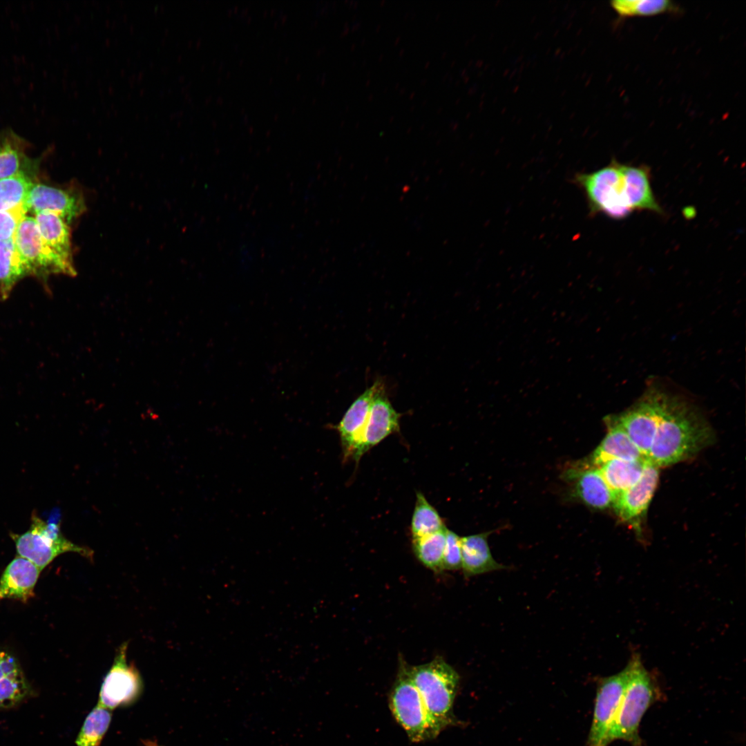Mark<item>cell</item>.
I'll use <instances>...</instances> for the list:
<instances>
[{
    "instance_id": "6da1fadb",
    "label": "cell",
    "mask_w": 746,
    "mask_h": 746,
    "mask_svg": "<svg viewBox=\"0 0 746 746\" xmlns=\"http://www.w3.org/2000/svg\"><path fill=\"white\" fill-rule=\"evenodd\" d=\"M713 430L696 408L667 392L659 425L647 455L658 467L687 460L709 446Z\"/></svg>"
},
{
    "instance_id": "7a4b0ae2",
    "label": "cell",
    "mask_w": 746,
    "mask_h": 746,
    "mask_svg": "<svg viewBox=\"0 0 746 746\" xmlns=\"http://www.w3.org/2000/svg\"><path fill=\"white\" fill-rule=\"evenodd\" d=\"M629 678L624 693L607 736V745L616 740L631 746H642L639 736L641 720L660 696L652 676L644 668L640 656L632 655L627 664Z\"/></svg>"
},
{
    "instance_id": "3957f363",
    "label": "cell",
    "mask_w": 746,
    "mask_h": 746,
    "mask_svg": "<svg viewBox=\"0 0 746 746\" xmlns=\"http://www.w3.org/2000/svg\"><path fill=\"white\" fill-rule=\"evenodd\" d=\"M408 669L429 714L441 729L460 725L453 713L459 684L456 670L439 656L425 664H408Z\"/></svg>"
},
{
    "instance_id": "277c9868",
    "label": "cell",
    "mask_w": 746,
    "mask_h": 746,
    "mask_svg": "<svg viewBox=\"0 0 746 746\" xmlns=\"http://www.w3.org/2000/svg\"><path fill=\"white\" fill-rule=\"evenodd\" d=\"M623 167L624 164L613 160L598 170L574 175L572 181L584 194L590 216L601 213L614 220H622L633 213Z\"/></svg>"
},
{
    "instance_id": "5b68a950",
    "label": "cell",
    "mask_w": 746,
    "mask_h": 746,
    "mask_svg": "<svg viewBox=\"0 0 746 746\" xmlns=\"http://www.w3.org/2000/svg\"><path fill=\"white\" fill-rule=\"evenodd\" d=\"M398 673L389 694V706L396 722L413 743L435 738L442 731L429 714L408 669L400 660Z\"/></svg>"
},
{
    "instance_id": "8992f818",
    "label": "cell",
    "mask_w": 746,
    "mask_h": 746,
    "mask_svg": "<svg viewBox=\"0 0 746 746\" xmlns=\"http://www.w3.org/2000/svg\"><path fill=\"white\" fill-rule=\"evenodd\" d=\"M18 556L27 559L41 571L59 555L73 552L93 560V551L66 539L56 522H45L36 514L31 517L29 529L22 534L10 533Z\"/></svg>"
},
{
    "instance_id": "52a82bcc",
    "label": "cell",
    "mask_w": 746,
    "mask_h": 746,
    "mask_svg": "<svg viewBox=\"0 0 746 746\" xmlns=\"http://www.w3.org/2000/svg\"><path fill=\"white\" fill-rule=\"evenodd\" d=\"M13 240L29 276L44 285L51 275H76L74 266L64 262L44 244L34 217L26 216L21 219Z\"/></svg>"
},
{
    "instance_id": "ba28073f",
    "label": "cell",
    "mask_w": 746,
    "mask_h": 746,
    "mask_svg": "<svg viewBox=\"0 0 746 746\" xmlns=\"http://www.w3.org/2000/svg\"><path fill=\"white\" fill-rule=\"evenodd\" d=\"M667 391L651 387L615 419L646 456L653 443L664 408Z\"/></svg>"
},
{
    "instance_id": "9c48e42d",
    "label": "cell",
    "mask_w": 746,
    "mask_h": 746,
    "mask_svg": "<svg viewBox=\"0 0 746 746\" xmlns=\"http://www.w3.org/2000/svg\"><path fill=\"white\" fill-rule=\"evenodd\" d=\"M128 642L116 651L111 667L104 676L99 694V703L111 710L135 702L143 691L142 676L133 662L127 660Z\"/></svg>"
},
{
    "instance_id": "30bf717a",
    "label": "cell",
    "mask_w": 746,
    "mask_h": 746,
    "mask_svg": "<svg viewBox=\"0 0 746 746\" xmlns=\"http://www.w3.org/2000/svg\"><path fill=\"white\" fill-rule=\"evenodd\" d=\"M628 678L627 664L620 672L599 680L587 746L608 745V734L624 693Z\"/></svg>"
},
{
    "instance_id": "8fae6325",
    "label": "cell",
    "mask_w": 746,
    "mask_h": 746,
    "mask_svg": "<svg viewBox=\"0 0 746 746\" xmlns=\"http://www.w3.org/2000/svg\"><path fill=\"white\" fill-rule=\"evenodd\" d=\"M27 212L46 211L59 215L68 224L86 209L82 194L73 188L34 182L24 202Z\"/></svg>"
},
{
    "instance_id": "7c38bea8",
    "label": "cell",
    "mask_w": 746,
    "mask_h": 746,
    "mask_svg": "<svg viewBox=\"0 0 746 746\" xmlns=\"http://www.w3.org/2000/svg\"><path fill=\"white\" fill-rule=\"evenodd\" d=\"M659 469L647 459L644 470L640 479L629 489L618 495L612 506L620 519L628 523L638 531L657 488Z\"/></svg>"
},
{
    "instance_id": "4fadbf2b",
    "label": "cell",
    "mask_w": 746,
    "mask_h": 746,
    "mask_svg": "<svg viewBox=\"0 0 746 746\" xmlns=\"http://www.w3.org/2000/svg\"><path fill=\"white\" fill-rule=\"evenodd\" d=\"M401 414L396 411L380 385L373 399L368 418L352 459L358 462L370 449L399 429Z\"/></svg>"
},
{
    "instance_id": "5bb4252c",
    "label": "cell",
    "mask_w": 746,
    "mask_h": 746,
    "mask_svg": "<svg viewBox=\"0 0 746 746\" xmlns=\"http://www.w3.org/2000/svg\"><path fill=\"white\" fill-rule=\"evenodd\" d=\"M381 384L380 381H376L359 395L336 426L341 441L344 460L353 458L367 420L373 399Z\"/></svg>"
},
{
    "instance_id": "9a60e30c",
    "label": "cell",
    "mask_w": 746,
    "mask_h": 746,
    "mask_svg": "<svg viewBox=\"0 0 746 746\" xmlns=\"http://www.w3.org/2000/svg\"><path fill=\"white\" fill-rule=\"evenodd\" d=\"M29 146L11 128L0 130V179L21 173L36 178L40 160L28 155Z\"/></svg>"
},
{
    "instance_id": "2e32d148",
    "label": "cell",
    "mask_w": 746,
    "mask_h": 746,
    "mask_svg": "<svg viewBox=\"0 0 746 746\" xmlns=\"http://www.w3.org/2000/svg\"><path fill=\"white\" fill-rule=\"evenodd\" d=\"M566 476L575 482L574 497L588 507L604 510L613 506L615 497L597 468L584 464L569 470Z\"/></svg>"
},
{
    "instance_id": "e0dca14e",
    "label": "cell",
    "mask_w": 746,
    "mask_h": 746,
    "mask_svg": "<svg viewBox=\"0 0 746 746\" xmlns=\"http://www.w3.org/2000/svg\"><path fill=\"white\" fill-rule=\"evenodd\" d=\"M607 432L593 453L589 466L598 468L611 459L639 460L647 459L620 426L614 415L604 419Z\"/></svg>"
},
{
    "instance_id": "ac0fdd59",
    "label": "cell",
    "mask_w": 746,
    "mask_h": 746,
    "mask_svg": "<svg viewBox=\"0 0 746 746\" xmlns=\"http://www.w3.org/2000/svg\"><path fill=\"white\" fill-rule=\"evenodd\" d=\"M41 571L27 559L15 557L0 578V600L15 599L26 602L34 596V589Z\"/></svg>"
},
{
    "instance_id": "d6986e66",
    "label": "cell",
    "mask_w": 746,
    "mask_h": 746,
    "mask_svg": "<svg viewBox=\"0 0 746 746\" xmlns=\"http://www.w3.org/2000/svg\"><path fill=\"white\" fill-rule=\"evenodd\" d=\"M34 218L44 244L64 262L74 266L68 224L50 211L37 212Z\"/></svg>"
},
{
    "instance_id": "ffe728a7",
    "label": "cell",
    "mask_w": 746,
    "mask_h": 746,
    "mask_svg": "<svg viewBox=\"0 0 746 746\" xmlns=\"http://www.w3.org/2000/svg\"><path fill=\"white\" fill-rule=\"evenodd\" d=\"M490 531L461 537V568L466 577L507 568L493 558L488 543Z\"/></svg>"
},
{
    "instance_id": "44dd1931",
    "label": "cell",
    "mask_w": 746,
    "mask_h": 746,
    "mask_svg": "<svg viewBox=\"0 0 746 746\" xmlns=\"http://www.w3.org/2000/svg\"><path fill=\"white\" fill-rule=\"evenodd\" d=\"M626 187L630 207L633 211H647L663 214L653 192L650 169L647 166L624 164Z\"/></svg>"
},
{
    "instance_id": "7402d4cb",
    "label": "cell",
    "mask_w": 746,
    "mask_h": 746,
    "mask_svg": "<svg viewBox=\"0 0 746 746\" xmlns=\"http://www.w3.org/2000/svg\"><path fill=\"white\" fill-rule=\"evenodd\" d=\"M29 691V685L17 659L0 651V709L17 705Z\"/></svg>"
},
{
    "instance_id": "603a6c76",
    "label": "cell",
    "mask_w": 746,
    "mask_h": 746,
    "mask_svg": "<svg viewBox=\"0 0 746 746\" xmlns=\"http://www.w3.org/2000/svg\"><path fill=\"white\" fill-rule=\"evenodd\" d=\"M647 459L639 460L611 459L597 468L616 497L633 486L641 477Z\"/></svg>"
},
{
    "instance_id": "cb8c5ba5",
    "label": "cell",
    "mask_w": 746,
    "mask_h": 746,
    "mask_svg": "<svg viewBox=\"0 0 746 746\" xmlns=\"http://www.w3.org/2000/svg\"><path fill=\"white\" fill-rule=\"evenodd\" d=\"M29 276L13 239L0 240V298L6 300L13 288L23 278Z\"/></svg>"
},
{
    "instance_id": "d4e9b609",
    "label": "cell",
    "mask_w": 746,
    "mask_h": 746,
    "mask_svg": "<svg viewBox=\"0 0 746 746\" xmlns=\"http://www.w3.org/2000/svg\"><path fill=\"white\" fill-rule=\"evenodd\" d=\"M446 529L413 539L412 547L417 558L428 568L435 573L443 571V557Z\"/></svg>"
},
{
    "instance_id": "484cf974",
    "label": "cell",
    "mask_w": 746,
    "mask_h": 746,
    "mask_svg": "<svg viewBox=\"0 0 746 746\" xmlns=\"http://www.w3.org/2000/svg\"><path fill=\"white\" fill-rule=\"evenodd\" d=\"M112 718V710L99 702L86 716L78 734L77 746H99Z\"/></svg>"
},
{
    "instance_id": "4316f807",
    "label": "cell",
    "mask_w": 746,
    "mask_h": 746,
    "mask_svg": "<svg viewBox=\"0 0 746 746\" xmlns=\"http://www.w3.org/2000/svg\"><path fill=\"white\" fill-rule=\"evenodd\" d=\"M410 528L413 539L431 535L446 528L439 513L421 492H417Z\"/></svg>"
},
{
    "instance_id": "83f0119b",
    "label": "cell",
    "mask_w": 746,
    "mask_h": 746,
    "mask_svg": "<svg viewBox=\"0 0 746 746\" xmlns=\"http://www.w3.org/2000/svg\"><path fill=\"white\" fill-rule=\"evenodd\" d=\"M35 179L25 174H17L0 179V211L24 206Z\"/></svg>"
},
{
    "instance_id": "f1b7e54d",
    "label": "cell",
    "mask_w": 746,
    "mask_h": 746,
    "mask_svg": "<svg viewBox=\"0 0 746 746\" xmlns=\"http://www.w3.org/2000/svg\"><path fill=\"white\" fill-rule=\"evenodd\" d=\"M611 6L621 17H650L676 10V6L667 0H615Z\"/></svg>"
},
{
    "instance_id": "f546056e",
    "label": "cell",
    "mask_w": 746,
    "mask_h": 746,
    "mask_svg": "<svg viewBox=\"0 0 746 746\" xmlns=\"http://www.w3.org/2000/svg\"><path fill=\"white\" fill-rule=\"evenodd\" d=\"M461 537L447 528L443 557V570L454 571L459 569L461 568Z\"/></svg>"
},
{
    "instance_id": "4dcf8cb0",
    "label": "cell",
    "mask_w": 746,
    "mask_h": 746,
    "mask_svg": "<svg viewBox=\"0 0 746 746\" xmlns=\"http://www.w3.org/2000/svg\"><path fill=\"white\" fill-rule=\"evenodd\" d=\"M26 213L24 206L10 210L0 211V240L13 239L20 221L26 216Z\"/></svg>"
},
{
    "instance_id": "1f68e13d",
    "label": "cell",
    "mask_w": 746,
    "mask_h": 746,
    "mask_svg": "<svg viewBox=\"0 0 746 746\" xmlns=\"http://www.w3.org/2000/svg\"><path fill=\"white\" fill-rule=\"evenodd\" d=\"M154 746H157V745H154Z\"/></svg>"
}]
</instances>
